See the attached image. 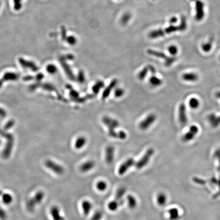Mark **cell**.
<instances>
[{"label":"cell","mask_w":220,"mask_h":220,"mask_svg":"<svg viewBox=\"0 0 220 220\" xmlns=\"http://www.w3.org/2000/svg\"><path fill=\"white\" fill-rule=\"evenodd\" d=\"M178 118L180 125L185 126L188 123V118L186 112V107L184 104H181L179 107Z\"/></svg>","instance_id":"7"},{"label":"cell","mask_w":220,"mask_h":220,"mask_svg":"<svg viewBox=\"0 0 220 220\" xmlns=\"http://www.w3.org/2000/svg\"><path fill=\"white\" fill-rule=\"evenodd\" d=\"M47 71L50 74H55L57 72L58 68L54 64H49L47 67Z\"/></svg>","instance_id":"31"},{"label":"cell","mask_w":220,"mask_h":220,"mask_svg":"<svg viewBox=\"0 0 220 220\" xmlns=\"http://www.w3.org/2000/svg\"><path fill=\"white\" fill-rule=\"evenodd\" d=\"M120 204H121L120 202L118 201L117 200H113L112 201L110 202L108 204V208L111 211L114 212L117 209L118 207Z\"/></svg>","instance_id":"28"},{"label":"cell","mask_w":220,"mask_h":220,"mask_svg":"<svg viewBox=\"0 0 220 220\" xmlns=\"http://www.w3.org/2000/svg\"><path fill=\"white\" fill-rule=\"evenodd\" d=\"M204 4L203 2L200 0H197L196 1V14L195 16V18L197 21H200L204 17Z\"/></svg>","instance_id":"9"},{"label":"cell","mask_w":220,"mask_h":220,"mask_svg":"<svg viewBox=\"0 0 220 220\" xmlns=\"http://www.w3.org/2000/svg\"><path fill=\"white\" fill-rule=\"evenodd\" d=\"M86 142H87V140L84 137H79V138H77V139L76 140V142H75V144H74L75 148L77 149H80L82 148L86 145Z\"/></svg>","instance_id":"21"},{"label":"cell","mask_w":220,"mask_h":220,"mask_svg":"<svg viewBox=\"0 0 220 220\" xmlns=\"http://www.w3.org/2000/svg\"><path fill=\"white\" fill-rule=\"evenodd\" d=\"M23 0H14V9L19 11L22 8Z\"/></svg>","instance_id":"37"},{"label":"cell","mask_w":220,"mask_h":220,"mask_svg":"<svg viewBox=\"0 0 220 220\" xmlns=\"http://www.w3.org/2000/svg\"><path fill=\"white\" fill-rule=\"evenodd\" d=\"M77 82L80 84H83V83L85 82V74H84L83 71H79L78 74H77Z\"/></svg>","instance_id":"32"},{"label":"cell","mask_w":220,"mask_h":220,"mask_svg":"<svg viewBox=\"0 0 220 220\" xmlns=\"http://www.w3.org/2000/svg\"><path fill=\"white\" fill-rule=\"evenodd\" d=\"M7 218V212L3 208H0V219L1 220H6Z\"/></svg>","instance_id":"41"},{"label":"cell","mask_w":220,"mask_h":220,"mask_svg":"<svg viewBox=\"0 0 220 220\" xmlns=\"http://www.w3.org/2000/svg\"><path fill=\"white\" fill-rule=\"evenodd\" d=\"M103 122L109 129V134L113 138H117L118 133L115 129L119 126V123L117 120L113 119L108 116H104L103 118Z\"/></svg>","instance_id":"2"},{"label":"cell","mask_w":220,"mask_h":220,"mask_svg":"<svg viewBox=\"0 0 220 220\" xmlns=\"http://www.w3.org/2000/svg\"><path fill=\"white\" fill-rule=\"evenodd\" d=\"M117 84V80L116 79H114L113 80L111 81L109 86L106 88L103 92V95H102V98L103 99H106L107 98H108L112 91L113 89L116 87Z\"/></svg>","instance_id":"16"},{"label":"cell","mask_w":220,"mask_h":220,"mask_svg":"<svg viewBox=\"0 0 220 220\" xmlns=\"http://www.w3.org/2000/svg\"><path fill=\"white\" fill-rule=\"evenodd\" d=\"M19 78V75L15 72H6L1 80H0V88L2 87L4 81H15Z\"/></svg>","instance_id":"14"},{"label":"cell","mask_w":220,"mask_h":220,"mask_svg":"<svg viewBox=\"0 0 220 220\" xmlns=\"http://www.w3.org/2000/svg\"><path fill=\"white\" fill-rule=\"evenodd\" d=\"M2 201L6 205H9L12 203L14 200V198L10 194L5 193L2 195Z\"/></svg>","instance_id":"24"},{"label":"cell","mask_w":220,"mask_h":220,"mask_svg":"<svg viewBox=\"0 0 220 220\" xmlns=\"http://www.w3.org/2000/svg\"><path fill=\"white\" fill-rule=\"evenodd\" d=\"M61 36L63 40H66L67 38V33H66V30L64 27H62L61 28Z\"/></svg>","instance_id":"43"},{"label":"cell","mask_w":220,"mask_h":220,"mask_svg":"<svg viewBox=\"0 0 220 220\" xmlns=\"http://www.w3.org/2000/svg\"><path fill=\"white\" fill-rule=\"evenodd\" d=\"M154 153V150L152 148H149L146 151V153L142 156V158L135 164V166L138 169H141L144 168L146 166L148 162L149 161L150 159Z\"/></svg>","instance_id":"4"},{"label":"cell","mask_w":220,"mask_h":220,"mask_svg":"<svg viewBox=\"0 0 220 220\" xmlns=\"http://www.w3.org/2000/svg\"><path fill=\"white\" fill-rule=\"evenodd\" d=\"M126 191V189L125 188H121L118 190L116 192L115 200H117L118 201L120 202V203H122V198L125 195Z\"/></svg>","instance_id":"26"},{"label":"cell","mask_w":220,"mask_h":220,"mask_svg":"<svg viewBox=\"0 0 220 220\" xmlns=\"http://www.w3.org/2000/svg\"><path fill=\"white\" fill-rule=\"evenodd\" d=\"M65 61L66 59L64 58V57H62V58H61V59H60V62L62 65V66L66 74H67L68 77H69V79H71V80H74L76 77H74V74L72 72V70L71 69L69 65L67 64Z\"/></svg>","instance_id":"12"},{"label":"cell","mask_w":220,"mask_h":220,"mask_svg":"<svg viewBox=\"0 0 220 220\" xmlns=\"http://www.w3.org/2000/svg\"><path fill=\"white\" fill-rule=\"evenodd\" d=\"M131 18V15L129 13H127L123 15L121 19V24L125 25L128 22H129V20Z\"/></svg>","instance_id":"34"},{"label":"cell","mask_w":220,"mask_h":220,"mask_svg":"<svg viewBox=\"0 0 220 220\" xmlns=\"http://www.w3.org/2000/svg\"><path fill=\"white\" fill-rule=\"evenodd\" d=\"M190 107L193 109H196L200 106V102L198 99L196 98H191L188 103Z\"/></svg>","instance_id":"27"},{"label":"cell","mask_w":220,"mask_h":220,"mask_svg":"<svg viewBox=\"0 0 220 220\" xmlns=\"http://www.w3.org/2000/svg\"><path fill=\"white\" fill-rule=\"evenodd\" d=\"M50 213L54 220H64V217L61 215L60 209L57 206H53L51 207Z\"/></svg>","instance_id":"15"},{"label":"cell","mask_w":220,"mask_h":220,"mask_svg":"<svg viewBox=\"0 0 220 220\" xmlns=\"http://www.w3.org/2000/svg\"><path fill=\"white\" fill-rule=\"evenodd\" d=\"M115 149L112 146H108L105 151V160L110 164L112 163L114 158Z\"/></svg>","instance_id":"13"},{"label":"cell","mask_w":220,"mask_h":220,"mask_svg":"<svg viewBox=\"0 0 220 220\" xmlns=\"http://www.w3.org/2000/svg\"><path fill=\"white\" fill-rule=\"evenodd\" d=\"M96 188L99 191H104L107 188V183L103 180H101L96 183Z\"/></svg>","instance_id":"29"},{"label":"cell","mask_w":220,"mask_h":220,"mask_svg":"<svg viewBox=\"0 0 220 220\" xmlns=\"http://www.w3.org/2000/svg\"><path fill=\"white\" fill-rule=\"evenodd\" d=\"M198 74H195L194 72L185 73L182 76V79H183L184 81L191 82H194L197 81L198 80Z\"/></svg>","instance_id":"19"},{"label":"cell","mask_w":220,"mask_h":220,"mask_svg":"<svg viewBox=\"0 0 220 220\" xmlns=\"http://www.w3.org/2000/svg\"><path fill=\"white\" fill-rule=\"evenodd\" d=\"M148 69L149 71H150V72H151V74H155V67L151 65H149L148 66Z\"/></svg>","instance_id":"44"},{"label":"cell","mask_w":220,"mask_h":220,"mask_svg":"<svg viewBox=\"0 0 220 220\" xmlns=\"http://www.w3.org/2000/svg\"><path fill=\"white\" fill-rule=\"evenodd\" d=\"M103 217V214L101 212H96L93 215L91 220H101Z\"/></svg>","instance_id":"40"},{"label":"cell","mask_w":220,"mask_h":220,"mask_svg":"<svg viewBox=\"0 0 220 220\" xmlns=\"http://www.w3.org/2000/svg\"><path fill=\"white\" fill-rule=\"evenodd\" d=\"M149 82L151 86L154 87H158L161 85L163 83L161 79L157 77L156 76H155V74H153L150 77Z\"/></svg>","instance_id":"22"},{"label":"cell","mask_w":220,"mask_h":220,"mask_svg":"<svg viewBox=\"0 0 220 220\" xmlns=\"http://www.w3.org/2000/svg\"><path fill=\"white\" fill-rule=\"evenodd\" d=\"M104 87V83L103 81H98L93 86L92 91L94 94H97Z\"/></svg>","instance_id":"23"},{"label":"cell","mask_w":220,"mask_h":220,"mask_svg":"<svg viewBox=\"0 0 220 220\" xmlns=\"http://www.w3.org/2000/svg\"><path fill=\"white\" fill-rule=\"evenodd\" d=\"M45 197V194L42 191H39L36 193L33 197L31 198L26 203L27 210L30 212H33L36 207L43 201Z\"/></svg>","instance_id":"1"},{"label":"cell","mask_w":220,"mask_h":220,"mask_svg":"<svg viewBox=\"0 0 220 220\" xmlns=\"http://www.w3.org/2000/svg\"><path fill=\"white\" fill-rule=\"evenodd\" d=\"M126 137H127V135H126V133H125V131H120L118 133L117 138L119 139H125L126 138Z\"/></svg>","instance_id":"42"},{"label":"cell","mask_w":220,"mask_h":220,"mask_svg":"<svg viewBox=\"0 0 220 220\" xmlns=\"http://www.w3.org/2000/svg\"><path fill=\"white\" fill-rule=\"evenodd\" d=\"M82 206L84 215H88L92 208V205L91 202L88 200H84L83 201Z\"/></svg>","instance_id":"20"},{"label":"cell","mask_w":220,"mask_h":220,"mask_svg":"<svg viewBox=\"0 0 220 220\" xmlns=\"http://www.w3.org/2000/svg\"><path fill=\"white\" fill-rule=\"evenodd\" d=\"M149 69L148 67H145L141 71H140L138 74V78L140 80H143L145 79L146 76L147 75Z\"/></svg>","instance_id":"30"},{"label":"cell","mask_w":220,"mask_h":220,"mask_svg":"<svg viewBox=\"0 0 220 220\" xmlns=\"http://www.w3.org/2000/svg\"><path fill=\"white\" fill-rule=\"evenodd\" d=\"M127 199H128V205L129 208L133 209L136 207L137 205V201L136 198L134 196L131 195H128Z\"/></svg>","instance_id":"25"},{"label":"cell","mask_w":220,"mask_h":220,"mask_svg":"<svg viewBox=\"0 0 220 220\" xmlns=\"http://www.w3.org/2000/svg\"><path fill=\"white\" fill-rule=\"evenodd\" d=\"M6 116V112L5 111V110L0 108V117H5Z\"/></svg>","instance_id":"45"},{"label":"cell","mask_w":220,"mask_h":220,"mask_svg":"<svg viewBox=\"0 0 220 220\" xmlns=\"http://www.w3.org/2000/svg\"><path fill=\"white\" fill-rule=\"evenodd\" d=\"M156 116L155 115L151 114L149 115L147 117L142 121L140 123L139 127L142 130H146L148 129L151 125L156 120Z\"/></svg>","instance_id":"6"},{"label":"cell","mask_w":220,"mask_h":220,"mask_svg":"<svg viewBox=\"0 0 220 220\" xmlns=\"http://www.w3.org/2000/svg\"><path fill=\"white\" fill-rule=\"evenodd\" d=\"M207 119L212 128H217L220 125V116H217L215 114H210L207 117Z\"/></svg>","instance_id":"17"},{"label":"cell","mask_w":220,"mask_h":220,"mask_svg":"<svg viewBox=\"0 0 220 220\" xmlns=\"http://www.w3.org/2000/svg\"><path fill=\"white\" fill-rule=\"evenodd\" d=\"M135 164V162L133 158H129L123 163L118 169V173L119 175H123L128 171V170L131 167Z\"/></svg>","instance_id":"10"},{"label":"cell","mask_w":220,"mask_h":220,"mask_svg":"<svg viewBox=\"0 0 220 220\" xmlns=\"http://www.w3.org/2000/svg\"><path fill=\"white\" fill-rule=\"evenodd\" d=\"M44 165L47 169L51 170L56 174L62 175L64 173V169L63 167L52 160H47L44 163Z\"/></svg>","instance_id":"5"},{"label":"cell","mask_w":220,"mask_h":220,"mask_svg":"<svg viewBox=\"0 0 220 220\" xmlns=\"http://www.w3.org/2000/svg\"><path fill=\"white\" fill-rule=\"evenodd\" d=\"M94 166L95 163L94 161H89L83 164L80 167V170L82 172L86 173L89 171L90 170H92L93 168H94Z\"/></svg>","instance_id":"18"},{"label":"cell","mask_w":220,"mask_h":220,"mask_svg":"<svg viewBox=\"0 0 220 220\" xmlns=\"http://www.w3.org/2000/svg\"><path fill=\"white\" fill-rule=\"evenodd\" d=\"M199 128L196 125H193L190 126L188 132L185 133L183 137L182 140L184 142H189L194 139L197 134L198 133Z\"/></svg>","instance_id":"8"},{"label":"cell","mask_w":220,"mask_h":220,"mask_svg":"<svg viewBox=\"0 0 220 220\" xmlns=\"http://www.w3.org/2000/svg\"><path fill=\"white\" fill-rule=\"evenodd\" d=\"M125 94V91L123 89L120 88H116L114 91L115 96L116 98H119L122 97Z\"/></svg>","instance_id":"36"},{"label":"cell","mask_w":220,"mask_h":220,"mask_svg":"<svg viewBox=\"0 0 220 220\" xmlns=\"http://www.w3.org/2000/svg\"><path fill=\"white\" fill-rule=\"evenodd\" d=\"M215 96L217 98L220 99V91H218L217 93H215Z\"/></svg>","instance_id":"47"},{"label":"cell","mask_w":220,"mask_h":220,"mask_svg":"<svg viewBox=\"0 0 220 220\" xmlns=\"http://www.w3.org/2000/svg\"><path fill=\"white\" fill-rule=\"evenodd\" d=\"M166 200V196L164 194H160L158 195V198H157V201L159 205H163L165 204V202Z\"/></svg>","instance_id":"33"},{"label":"cell","mask_w":220,"mask_h":220,"mask_svg":"<svg viewBox=\"0 0 220 220\" xmlns=\"http://www.w3.org/2000/svg\"><path fill=\"white\" fill-rule=\"evenodd\" d=\"M19 63L22 67L24 68H28L30 69L33 71H37L38 70V67L36 65L35 63L31 61L27 60L23 58H20L19 60Z\"/></svg>","instance_id":"11"},{"label":"cell","mask_w":220,"mask_h":220,"mask_svg":"<svg viewBox=\"0 0 220 220\" xmlns=\"http://www.w3.org/2000/svg\"><path fill=\"white\" fill-rule=\"evenodd\" d=\"M177 21V19L176 17H172L171 19H170L169 22L171 24H174L175 23H176Z\"/></svg>","instance_id":"46"},{"label":"cell","mask_w":220,"mask_h":220,"mask_svg":"<svg viewBox=\"0 0 220 220\" xmlns=\"http://www.w3.org/2000/svg\"><path fill=\"white\" fill-rule=\"evenodd\" d=\"M168 52L172 56L176 55L178 53V48L176 46H171L168 47Z\"/></svg>","instance_id":"38"},{"label":"cell","mask_w":220,"mask_h":220,"mask_svg":"<svg viewBox=\"0 0 220 220\" xmlns=\"http://www.w3.org/2000/svg\"><path fill=\"white\" fill-rule=\"evenodd\" d=\"M147 53L148 54H149L150 55L155 56L156 57L160 58L161 59H164L165 60V65L167 67H169L176 60V58L174 57H168L164 53H163L158 52L156 50H147Z\"/></svg>","instance_id":"3"},{"label":"cell","mask_w":220,"mask_h":220,"mask_svg":"<svg viewBox=\"0 0 220 220\" xmlns=\"http://www.w3.org/2000/svg\"><path fill=\"white\" fill-rule=\"evenodd\" d=\"M0 6H1V4H0Z\"/></svg>","instance_id":"48"},{"label":"cell","mask_w":220,"mask_h":220,"mask_svg":"<svg viewBox=\"0 0 220 220\" xmlns=\"http://www.w3.org/2000/svg\"><path fill=\"white\" fill-rule=\"evenodd\" d=\"M212 45L211 42H207L206 44H204L202 46V50H203L205 52H208L211 50L212 49Z\"/></svg>","instance_id":"39"},{"label":"cell","mask_w":220,"mask_h":220,"mask_svg":"<svg viewBox=\"0 0 220 220\" xmlns=\"http://www.w3.org/2000/svg\"><path fill=\"white\" fill-rule=\"evenodd\" d=\"M66 41H67V43L69 44L71 46H74L77 42V39L74 36H70L67 37Z\"/></svg>","instance_id":"35"}]
</instances>
